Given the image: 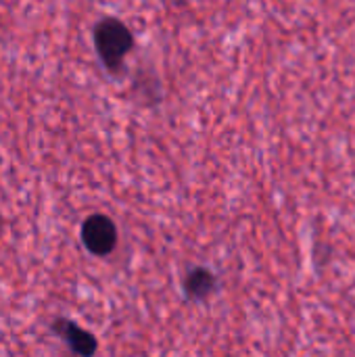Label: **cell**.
Listing matches in <instances>:
<instances>
[{"label":"cell","instance_id":"cell-1","mask_svg":"<svg viewBox=\"0 0 355 357\" xmlns=\"http://www.w3.org/2000/svg\"><path fill=\"white\" fill-rule=\"evenodd\" d=\"M94 48L105 69L109 73H119L126 56L134 48V36L123 21L105 17L94 27Z\"/></svg>","mask_w":355,"mask_h":357},{"label":"cell","instance_id":"cell-4","mask_svg":"<svg viewBox=\"0 0 355 357\" xmlns=\"http://www.w3.org/2000/svg\"><path fill=\"white\" fill-rule=\"evenodd\" d=\"M216 276L207 268H195L184 278V293L192 301H203L216 291Z\"/></svg>","mask_w":355,"mask_h":357},{"label":"cell","instance_id":"cell-3","mask_svg":"<svg viewBox=\"0 0 355 357\" xmlns=\"http://www.w3.org/2000/svg\"><path fill=\"white\" fill-rule=\"evenodd\" d=\"M52 333L63 339L67 343V347L77 354V356H94L96 349H98V343H96V337L90 335L88 331H84L82 326H77L75 322L67 320V318H56L52 322Z\"/></svg>","mask_w":355,"mask_h":357},{"label":"cell","instance_id":"cell-2","mask_svg":"<svg viewBox=\"0 0 355 357\" xmlns=\"http://www.w3.org/2000/svg\"><path fill=\"white\" fill-rule=\"evenodd\" d=\"M82 243L96 257H105L113 253L117 245V228L113 220L105 213L88 215L82 224Z\"/></svg>","mask_w":355,"mask_h":357},{"label":"cell","instance_id":"cell-5","mask_svg":"<svg viewBox=\"0 0 355 357\" xmlns=\"http://www.w3.org/2000/svg\"><path fill=\"white\" fill-rule=\"evenodd\" d=\"M0 230H2V218H0Z\"/></svg>","mask_w":355,"mask_h":357}]
</instances>
